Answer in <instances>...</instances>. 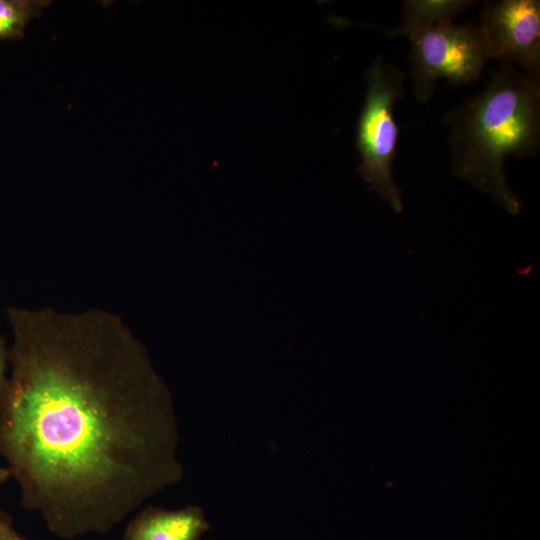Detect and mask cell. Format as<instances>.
Returning <instances> with one entry per match:
<instances>
[{
  "label": "cell",
  "instance_id": "cell-11",
  "mask_svg": "<svg viewBox=\"0 0 540 540\" xmlns=\"http://www.w3.org/2000/svg\"><path fill=\"white\" fill-rule=\"evenodd\" d=\"M10 476L8 468L0 466V483L6 481Z\"/></svg>",
  "mask_w": 540,
  "mask_h": 540
},
{
  "label": "cell",
  "instance_id": "cell-2",
  "mask_svg": "<svg viewBox=\"0 0 540 540\" xmlns=\"http://www.w3.org/2000/svg\"><path fill=\"white\" fill-rule=\"evenodd\" d=\"M449 127L452 173L490 195L509 214L521 200L507 183L505 160L530 157L540 143L539 78L501 63L484 90L443 119Z\"/></svg>",
  "mask_w": 540,
  "mask_h": 540
},
{
  "label": "cell",
  "instance_id": "cell-6",
  "mask_svg": "<svg viewBox=\"0 0 540 540\" xmlns=\"http://www.w3.org/2000/svg\"><path fill=\"white\" fill-rule=\"evenodd\" d=\"M209 527L199 507L166 510L149 506L129 522L124 540H199Z\"/></svg>",
  "mask_w": 540,
  "mask_h": 540
},
{
  "label": "cell",
  "instance_id": "cell-7",
  "mask_svg": "<svg viewBox=\"0 0 540 540\" xmlns=\"http://www.w3.org/2000/svg\"><path fill=\"white\" fill-rule=\"evenodd\" d=\"M474 3L471 0H405L402 24L388 31L387 35L410 38L429 29L452 23L454 18Z\"/></svg>",
  "mask_w": 540,
  "mask_h": 540
},
{
  "label": "cell",
  "instance_id": "cell-4",
  "mask_svg": "<svg viewBox=\"0 0 540 540\" xmlns=\"http://www.w3.org/2000/svg\"><path fill=\"white\" fill-rule=\"evenodd\" d=\"M414 93L418 101L430 100L439 78L462 86L476 81L490 60L479 25L444 24L408 38Z\"/></svg>",
  "mask_w": 540,
  "mask_h": 540
},
{
  "label": "cell",
  "instance_id": "cell-1",
  "mask_svg": "<svg viewBox=\"0 0 540 540\" xmlns=\"http://www.w3.org/2000/svg\"><path fill=\"white\" fill-rule=\"evenodd\" d=\"M0 455L21 504L62 539L106 533L180 478L169 391L102 310L10 307Z\"/></svg>",
  "mask_w": 540,
  "mask_h": 540
},
{
  "label": "cell",
  "instance_id": "cell-5",
  "mask_svg": "<svg viewBox=\"0 0 540 540\" xmlns=\"http://www.w3.org/2000/svg\"><path fill=\"white\" fill-rule=\"evenodd\" d=\"M490 55L540 75V2L501 0L483 5L479 24Z\"/></svg>",
  "mask_w": 540,
  "mask_h": 540
},
{
  "label": "cell",
  "instance_id": "cell-10",
  "mask_svg": "<svg viewBox=\"0 0 540 540\" xmlns=\"http://www.w3.org/2000/svg\"><path fill=\"white\" fill-rule=\"evenodd\" d=\"M9 366V347L0 335V402L3 396Z\"/></svg>",
  "mask_w": 540,
  "mask_h": 540
},
{
  "label": "cell",
  "instance_id": "cell-9",
  "mask_svg": "<svg viewBox=\"0 0 540 540\" xmlns=\"http://www.w3.org/2000/svg\"><path fill=\"white\" fill-rule=\"evenodd\" d=\"M0 540H27L15 529L12 517L0 509Z\"/></svg>",
  "mask_w": 540,
  "mask_h": 540
},
{
  "label": "cell",
  "instance_id": "cell-3",
  "mask_svg": "<svg viewBox=\"0 0 540 540\" xmlns=\"http://www.w3.org/2000/svg\"><path fill=\"white\" fill-rule=\"evenodd\" d=\"M365 78L366 96L356 131V147L361 158L358 173L395 212H401V189L392 172L399 134L394 107L404 96L406 74L378 55Z\"/></svg>",
  "mask_w": 540,
  "mask_h": 540
},
{
  "label": "cell",
  "instance_id": "cell-8",
  "mask_svg": "<svg viewBox=\"0 0 540 540\" xmlns=\"http://www.w3.org/2000/svg\"><path fill=\"white\" fill-rule=\"evenodd\" d=\"M49 4L45 0H0V42L22 38L27 24Z\"/></svg>",
  "mask_w": 540,
  "mask_h": 540
}]
</instances>
